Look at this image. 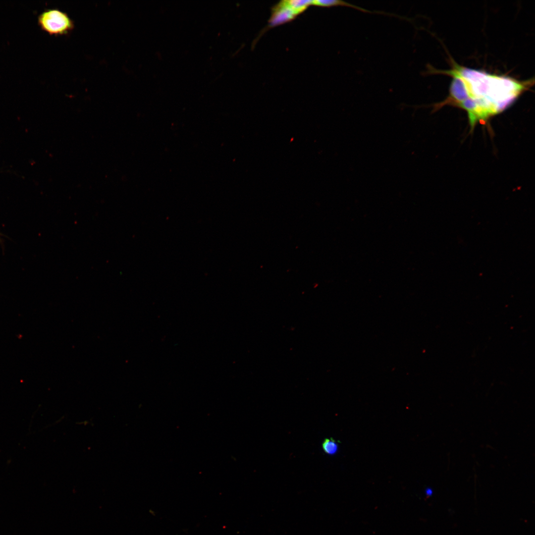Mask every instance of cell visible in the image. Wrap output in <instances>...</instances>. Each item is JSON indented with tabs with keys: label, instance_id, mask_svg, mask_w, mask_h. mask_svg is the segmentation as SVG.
Returning a JSON list of instances; mask_svg holds the SVG:
<instances>
[{
	"label": "cell",
	"instance_id": "1",
	"mask_svg": "<svg viewBox=\"0 0 535 535\" xmlns=\"http://www.w3.org/2000/svg\"><path fill=\"white\" fill-rule=\"evenodd\" d=\"M428 74L444 73L452 76L449 95L435 104L454 105L467 111L471 128L503 111L531 85V81L490 74L454 63L452 68L439 70L428 67Z\"/></svg>",
	"mask_w": 535,
	"mask_h": 535
},
{
	"label": "cell",
	"instance_id": "2",
	"mask_svg": "<svg viewBox=\"0 0 535 535\" xmlns=\"http://www.w3.org/2000/svg\"><path fill=\"white\" fill-rule=\"evenodd\" d=\"M40 28L52 36H59L69 34L74 28V21L68 15L58 9H49L38 16Z\"/></svg>",
	"mask_w": 535,
	"mask_h": 535
},
{
	"label": "cell",
	"instance_id": "3",
	"mask_svg": "<svg viewBox=\"0 0 535 535\" xmlns=\"http://www.w3.org/2000/svg\"><path fill=\"white\" fill-rule=\"evenodd\" d=\"M288 1V0L280 1L272 7L268 25L260 33L259 37L270 28L290 22L298 15Z\"/></svg>",
	"mask_w": 535,
	"mask_h": 535
},
{
	"label": "cell",
	"instance_id": "4",
	"mask_svg": "<svg viewBox=\"0 0 535 535\" xmlns=\"http://www.w3.org/2000/svg\"><path fill=\"white\" fill-rule=\"evenodd\" d=\"M312 5L325 7H330L332 6H341L349 7L350 8H354L358 10H360L364 12L372 13V11L364 9L361 7L353 4L348 2L340 0H312Z\"/></svg>",
	"mask_w": 535,
	"mask_h": 535
},
{
	"label": "cell",
	"instance_id": "5",
	"mask_svg": "<svg viewBox=\"0 0 535 535\" xmlns=\"http://www.w3.org/2000/svg\"><path fill=\"white\" fill-rule=\"evenodd\" d=\"M322 448L326 454L334 455L338 451V445L332 438H325L322 443Z\"/></svg>",
	"mask_w": 535,
	"mask_h": 535
},
{
	"label": "cell",
	"instance_id": "6",
	"mask_svg": "<svg viewBox=\"0 0 535 535\" xmlns=\"http://www.w3.org/2000/svg\"><path fill=\"white\" fill-rule=\"evenodd\" d=\"M426 493L427 495H430L432 493V490L431 489L428 488L426 490Z\"/></svg>",
	"mask_w": 535,
	"mask_h": 535
}]
</instances>
